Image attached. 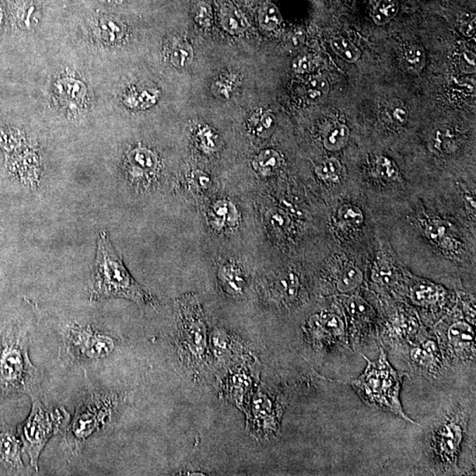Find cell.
<instances>
[{
	"mask_svg": "<svg viewBox=\"0 0 476 476\" xmlns=\"http://www.w3.org/2000/svg\"><path fill=\"white\" fill-rule=\"evenodd\" d=\"M92 277L91 301L118 297L131 300L139 306L156 304L155 299L132 278L105 231L98 237Z\"/></svg>",
	"mask_w": 476,
	"mask_h": 476,
	"instance_id": "1",
	"label": "cell"
},
{
	"mask_svg": "<svg viewBox=\"0 0 476 476\" xmlns=\"http://www.w3.org/2000/svg\"><path fill=\"white\" fill-rule=\"evenodd\" d=\"M209 338L204 311L197 297L192 294L181 297L176 344L182 362L195 375H204L210 369Z\"/></svg>",
	"mask_w": 476,
	"mask_h": 476,
	"instance_id": "2",
	"label": "cell"
},
{
	"mask_svg": "<svg viewBox=\"0 0 476 476\" xmlns=\"http://www.w3.org/2000/svg\"><path fill=\"white\" fill-rule=\"evenodd\" d=\"M380 355L375 361L366 356L367 366L365 372L356 380L351 381L353 389L360 398L380 411L393 413L408 422L415 423L405 414L400 400V393L406 373L399 372L387 361L386 352L380 348Z\"/></svg>",
	"mask_w": 476,
	"mask_h": 476,
	"instance_id": "3",
	"label": "cell"
},
{
	"mask_svg": "<svg viewBox=\"0 0 476 476\" xmlns=\"http://www.w3.org/2000/svg\"><path fill=\"white\" fill-rule=\"evenodd\" d=\"M64 408L51 411L44 407L39 400L34 399L32 411L30 418L24 423L20 434L26 453L29 455L31 465L37 470L38 458L40 457L48 440L61 430V427L68 418Z\"/></svg>",
	"mask_w": 476,
	"mask_h": 476,
	"instance_id": "4",
	"label": "cell"
},
{
	"mask_svg": "<svg viewBox=\"0 0 476 476\" xmlns=\"http://www.w3.org/2000/svg\"><path fill=\"white\" fill-rule=\"evenodd\" d=\"M467 430L465 416L453 412L441 420L430 439V456L437 467L450 471L457 467Z\"/></svg>",
	"mask_w": 476,
	"mask_h": 476,
	"instance_id": "5",
	"label": "cell"
},
{
	"mask_svg": "<svg viewBox=\"0 0 476 476\" xmlns=\"http://www.w3.org/2000/svg\"><path fill=\"white\" fill-rule=\"evenodd\" d=\"M306 341L322 351L348 349L346 320L338 311H324L314 314L303 327Z\"/></svg>",
	"mask_w": 476,
	"mask_h": 476,
	"instance_id": "6",
	"label": "cell"
},
{
	"mask_svg": "<svg viewBox=\"0 0 476 476\" xmlns=\"http://www.w3.org/2000/svg\"><path fill=\"white\" fill-rule=\"evenodd\" d=\"M0 359V384L6 391L33 394L39 387V370L32 365L25 349L12 346Z\"/></svg>",
	"mask_w": 476,
	"mask_h": 476,
	"instance_id": "7",
	"label": "cell"
},
{
	"mask_svg": "<svg viewBox=\"0 0 476 476\" xmlns=\"http://www.w3.org/2000/svg\"><path fill=\"white\" fill-rule=\"evenodd\" d=\"M437 339L444 362L453 363H475V330L468 321L455 320L446 327L437 331Z\"/></svg>",
	"mask_w": 476,
	"mask_h": 476,
	"instance_id": "8",
	"label": "cell"
},
{
	"mask_svg": "<svg viewBox=\"0 0 476 476\" xmlns=\"http://www.w3.org/2000/svg\"><path fill=\"white\" fill-rule=\"evenodd\" d=\"M411 365L427 377H437L444 367L443 353L435 337L420 331L407 346Z\"/></svg>",
	"mask_w": 476,
	"mask_h": 476,
	"instance_id": "9",
	"label": "cell"
},
{
	"mask_svg": "<svg viewBox=\"0 0 476 476\" xmlns=\"http://www.w3.org/2000/svg\"><path fill=\"white\" fill-rule=\"evenodd\" d=\"M344 306L349 314L348 339L349 346L359 349L372 339L375 334L374 311L362 297L350 296L345 299Z\"/></svg>",
	"mask_w": 476,
	"mask_h": 476,
	"instance_id": "10",
	"label": "cell"
},
{
	"mask_svg": "<svg viewBox=\"0 0 476 476\" xmlns=\"http://www.w3.org/2000/svg\"><path fill=\"white\" fill-rule=\"evenodd\" d=\"M282 406L267 393L258 394L251 409V427L261 439H273L279 432Z\"/></svg>",
	"mask_w": 476,
	"mask_h": 476,
	"instance_id": "11",
	"label": "cell"
},
{
	"mask_svg": "<svg viewBox=\"0 0 476 476\" xmlns=\"http://www.w3.org/2000/svg\"><path fill=\"white\" fill-rule=\"evenodd\" d=\"M70 338L76 352L87 358H101L110 355L115 348L111 338L97 334L90 328L73 329Z\"/></svg>",
	"mask_w": 476,
	"mask_h": 476,
	"instance_id": "12",
	"label": "cell"
},
{
	"mask_svg": "<svg viewBox=\"0 0 476 476\" xmlns=\"http://www.w3.org/2000/svg\"><path fill=\"white\" fill-rule=\"evenodd\" d=\"M265 289L268 296L273 302L288 306L299 299L302 290V282L297 273L287 269L275 275Z\"/></svg>",
	"mask_w": 476,
	"mask_h": 476,
	"instance_id": "13",
	"label": "cell"
},
{
	"mask_svg": "<svg viewBox=\"0 0 476 476\" xmlns=\"http://www.w3.org/2000/svg\"><path fill=\"white\" fill-rule=\"evenodd\" d=\"M106 401V402H107ZM80 407L72 425V433L76 439L82 440L90 436L104 422L108 415L111 404L92 401Z\"/></svg>",
	"mask_w": 476,
	"mask_h": 476,
	"instance_id": "14",
	"label": "cell"
},
{
	"mask_svg": "<svg viewBox=\"0 0 476 476\" xmlns=\"http://www.w3.org/2000/svg\"><path fill=\"white\" fill-rule=\"evenodd\" d=\"M239 215L236 206L227 199H218L210 206L208 220L210 227L216 232L233 229L238 223Z\"/></svg>",
	"mask_w": 476,
	"mask_h": 476,
	"instance_id": "15",
	"label": "cell"
},
{
	"mask_svg": "<svg viewBox=\"0 0 476 476\" xmlns=\"http://www.w3.org/2000/svg\"><path fill=\"white\" fill-rule=\"evenodd\" d=\"M91 31L98 40L108 45L118 44L123 38L125 27L121 20L115 17L100 15L89 20Z\"/></svg>",
	"mask_w": 476,
	"mask_h": 476,
	"instance_id": "16",
	"label": "cell"
},
{
	"mask_svg": "<svg viewBox=\"0 0 476 476\" xmlns=\"http://www.w3.org/2000/svg\"><path fill=\"white\" fill-rule=\"evenodd\" d=\"M224 292L233 297L244 295L247 281L246 275L239 265L234 262H227L220 265L217 274Z\"/></svg>",
	"mask_w": 476,
	"mask_h": 476,
	"instance_id": "17",
	"label": "cell"
},
{
	"mask_svg": "<svg viewBox=\"0 0 476 476\" xmlns=\"http://www.w3.org/2000/svg\"><path fill=\"white\" fill-rule=\"evenodd\" d=\"M446 292L433 283L418 282L409 290V297L413 303L422 309H437L446 300Z\"/></svg>",
	"mask_w": 476,
	"mask_h": 476,
	"instance_id": "18",
	"label": "cell"
},
{
	"mask_svg": "<svg viewBox=\"0 0 476 476\" xmlns=\"http://www.w3.org/2000/svg\"><path fill=\"white\" fill-rule=\"evenodd\" d=\"M425 231L426 237L442 249L449 251L460 250V241L455 239L456 237L453 236L451 227L444 220L437 218L426 220Z\"/></svg>",
	"mask_w": 476,
	"mask_h": 476,
	"instance_id": "19",
	"label": "cell"
},
{
	"mask_svg": "<svg viewBox=\"0 0 476 476\" xmlns=\"http://www.w3.org/2000/svg\"><path fill=\"white\" fill-rule=\"evenodd\" d=\"M365 275L357 265L346 262L336 270L334 276V290L342 295L356 292L363 285Z\"/></svg>",
	"mask_w": 476,
	"mask_h": 476,
	"instance_id": "20",
	"label": "cell"
},
{
	"mask_svg": "<svg viewBox=\"0 0 476 476\" xmlns=\"http://www.w3.org/2000/svg\"><path fill=\"white\" fill-rule=\"evenodd\" d=\"M57 93L59 99L64 101L66 106L73 111H78L80 101H83L86 94V87L79 80L64 79L59 80L57 84Z\"/></svg>",
	"mask_w": 476,
	"mask_h": 476,
	"instance_id": "21",
	"label": "cell"
},
{
	"mask_svg": "<svg viewBox=\"0 0 476 476\" xmlns=\"http://www.w3.org/2000/svg\"><path fill=\"white\" fill-rule=\"evenodd\" d=\"M132 173L135 177H144L156 170L157 159L155 154L146 149H137L128 156Z\"/></svg>",
	"mask_w": 476,
	"mask_h": 476,
	"instance_id": "22",
	"label": "cell"
},
{
	"mask_svg": "<svg viewBox=\"0 0 476 476\" xmlns=\"http://www.w3.org/2000/svg\"><path fill=\"white\" fill-rule=\"evenodd\" d=\"M281 154L275 149H265L258 154L253 161V169L263 177H269L282 167Z\"/></svg>",
	"mask_w": 476,
	"mask_h": 476,
	"instance_id": "23",
	"label": "cell"
},
{
	"mask_svg": "<svg viewBox=\"0 0 476 476\" xmlns=\"http://www.w3.org/2000/svg\"><path fill=\"white\" fill-rule=\"evenodd\" d=\"M335 220L342 230H355L363 225L365 215L358 206L346 204L338 210Z\"/></svg>",
	"mask_w": 476,
	"mask_h": 476,
	"instance_id": "24",
	"label": "cell"
},
{
	"mask_svg": "<svg viewBox=\"0 0 476 476\" xmlns=\"http://www.w3.org/2000/svg\"><path fill=\"white\" fill-rule=\"evenodd\" d=\"M265 223L268 230L275 237H284L289 234L292 220L283 210L274 208L265 213Z\"/></svg>",
	"mask_w": 476,
	"mask_h": 476,
	"instance_id": "25",
	"label": "cell"
},
{
	"mask_svg": "<svg viewBox=\"0 0 476 476\" xmlns=\"http://www.w3.org/2000/svg\"><path fill=\"white\" fill-rule=\"evenodd\" d=\"M374 177L383 182H394L400 180V171L396 163L386 156L377 157L372 168Z\"/></svg>",
	"mask_w": 476,
	"mask_h": 476,
	"instance_id": "26",
	"label": "cell"
},
{
	"mask_svg": "<svg viewBox=\"0 0 476 476\" xmlns=\"http://www.w3.org/2000/svg\"><path fill=\"white\" fill-rule=\"evenodd\" d=\"M426 64L425 51L421 46L414 45L405 51L402 57L403 68L411 75H419Z\"/></svg>",
	"mask_w": 476,
	"mask_h": 476,
	"instance_id": "27",
	"label": "cell"
},
{
	"mask_svg": "<svg viewBox=\"0 0 476 476\" xmlns=\"http://www.w3.org/2000/svg\"><path fill=\"white\" fill-rule=\"evenodd\" d=\"M350 131L345 125L332 127L325 136L323 144L329 151H339L348 144Z\"/></svg>",
	"mask_w": 476,
	"mask_h": 476,
	"instance_id": "28",
	"label": "cell"
},
{
	"mask_svg": "<svg viewBox=\"0 0 476 476\" xmlns=\"http://www.w3.org/2000/svg\"><path fill=\"white\" fill-rule=\"evenodd\" d=\"M332 51L348 63H356L361 58V51L351 42L342 37H335L331 40Z\"/></svg>",
	"mask_w": 476,
	"mask_h": 476,
	"instance_id": "29",
	"label": "cell"
},
{
	"mask_svg": "<svg viewBox=\"0 0 476 476\" xmlns=\"http://www.w3.org/2000/svg\"><path fill=\"white\" fill-rule=\"evenodd\" d=\"M275 125V115L268 112H257L251 115L249 127L253 134L260 137H267L274 130Z\"/></svg>",
	"mask_w": 476,
	"mask_h": 476,
	"instance_id": "30",
	"label": "cell"
},
{
	"mask_svg": "<svg viewBox=\"0 0 476 476\" xmlns=\"http://www.w3.org/2000/svg\"><path fill=\"white\" fill-rule=\"evenodd\" d=\"M342 173V163L334 158L325 160L315 168L317 177L327 183H337Z\"/></svg>",
	"mask_w": 476,
	"mask_h": 476,
	"instance_id": "31",
	"label": "cell"
},
{
	"mask_svg": "<svg viewBox=\"0 0 476 476\" xmlns=\"http://www.w3.org/2000/svg\"><path fill=\"white\" fill-rule=\"evenodd\" d=\"M399 3L397 0H380L373 9L372 16L377 25L382 26L390 23L397 15Z\"/></svg>",
	"mask_w": 476,
	"mask_h": 476,
	"instance_id": "32",
	"label": "cell"
},
{
	"mask_svg": "<svg viewBox=\"0 0 476 476\" xmlns=\"http://www.w3.org/2000/svg\"><path fill=\"white\" fill-rule=\"evenodd\" d=\"M11 5L17 24L22 27H30V17L35 11L32 0H13Z\"/></svg>",
	"mask_w": 476,
	"mask_h": 476,
	"instance_id": "33",
	"label": "cell"
},
{
	"mask_svg": "<svg viewBox=\"0 0 476 476\" xmlns=\"http://www.w3.org/2000/svg\"><path fill=\"white\" fill-rule=\"evenodd\" d=\"M329 84L323 76L311 77L306 84V96L311 101H317L327 96Z\"/></svg>",
	"mask_w": 476,
	"mask_h": 476,
	"instance_id": "34",
	"label": "cell"
},
{
	"mask_svg": "<svg viewBox=\"0 0 476 476\" xmlns=\"http://www.w3.org/2000/svg\"><path fill=\"white\" fill-rule=\"evenodd\" d=\"M192 57H194V51L187 42H178L174 44L173 51L170 52L171 63L180 68H185L190 64Z\"/></svg>",
	"mask_w": 476,
	"mask_h": 476,
	"instance_id": "35",
	"label": "cell"
},
{
	"mask_svg": "<svg viewBox=\"0 0 476 476\" xmlns=\"http://www.w3.org/2000/svg\"><path fill=\"white\" fill-rule=\"evenodd\" d=\"M223 24L225 30L232 34L243 32L247 27L246 20L234 10H230V11L224 13Z\"/></svg>",
	"mask_w": 476,
	"mask_h": 476,
	"instance_id": "36",
	"label": "cell"
},
{
	"mask_svg": "<svg viewBox=\"0 0 476 476\" xmlns=\"http://www.w3.org/2000/svg\"><path fill=\"white\" fill-rule=\"evenodd\" d=\"M197 142L203 151L211 153L218 148V136L211 128L208 127L199 128L197 134Z\"/></svg>",
	"mask_w": 476,
	"mask_h": 476,
	"instance_id": "37",
	"label": "cell"
},
{
	"mask_svg": "<svg viewBox=\"0 0 476 476\" xmlns=\"http://www.w3.org/2000/svg\"><path fill=\"white\" fill-rule=\"evenodd\" d=\"M229 386L232 388L231 394L240 395L241 400H244L242 394H248L253 387V382L250 376L246 375V372L237 373L232 377V380L230 379ZM237 395V396H238Z\"/></svg>",
	"mask_w": 476,
	"mask_h": 476,
	"instance_id": "38",
	"label": "cell"
},
{
	"mask_svg": "<svg viewBox=\"0 0 476 476\" xmlns=\"http://www.w3.org/2000/svg\"><path fill=\"white\" fill-rule=\"evenodd\" d=\"M281 22V15L278 10L273 6H268L265 9L262 10L261 15V26L265 30H272L278 26Z\"/></svg>",
	"mask_w": 476,
	"mask_h": 476,
	"instance_id": "39",
	"label": "cell"
},
{
	"mask_svg": "<svg viewBox=\"0 0 476 476\" xmlns=\"http://www.w3.org/2000/svg\"><path fill=\"white\" fill-rule=\"evenodd\" d=\"M142 98H145L146 100L150 101V103L154 104L155 101L156 94L149 92V90H132L127 96V104H129V106L131 107H143Z\"/></svg>",
	"mask_w": 476,
	"mask_h": 476,
	"instance_id": "40",
	"label": "cell"
},
{
	"mask_svg": "<svg viewBox=\"0 0 476 476\" xmlns=\"http://www.w3.org/2000/svg\"><path fill=\"white\" fill-rule=\"evenodd\" d=\"M190 183L192 187L198 192H204L208 190L211 184V180L208 174L201 170H194L191 174Z\"/></svg>",
	"mask_w": 476,
	"mask_h": 476,
	"instance_id": "41",
	"label": "cell"
},
{
	"mask_svg": "<svg viewBox=\"0 0 476 476\" xmlns=\"http://www.w3.org/2000/svg\"><path fill=\"white\" fill-rule=\"evenodd\" d=\"M460 66L464 73L475 72V55L474 52L465 51L461 55Z\"/></svg>",
	"mask_w": 476,
	"mask_h": 476,
	"instance_id": "42",
	"label": "cell"
},
{
	"mask_svg": "<svg viewBox=\"0 0 476 476\" xmlns=\"http://www.w3.org/2000/svg\"><path fill=\"white\" fill-rule=\"evenodd\" d=\"M313 61L310 56H300L293 63V68L296 73H303L313 69Z\"/></svg>",
	"mask_w": 476,
	"mask_h": 476,
	"instance_id": "43",
	"label": "cell"
},
{
	"mask_svg": "<svg viewBox=\"0 0 476 476\" xmlns=\"http://www.w3.org/2000/svg\"><path fill=\"white\" fill-rule=\"evenodd\" d=\"M408 114L404 107H396L392 112V118L397 125H403L407 123Z\"/></svg>",
	"mask_w": 476,
	"mask_h": 476,
	"instance_id": "44",
	"label": "cell"
},
{
	"mask_svg": "<svg viewBox=\"0 0 476 476\" xmlns=\"http://www.w3.org/2000/svg\"><path fill=\"white\" fill-rule=\"evenodd\" d=\"M465 208H467L469 215L475 218V195L469 192V194H465Z\"/></svg>",
	"mask_w": 476,
	"mask_h": 476,
	"instance_id": "45",
	"label": "cell"
},
{
	"mask_svg": "<svg viewBox=\"0 0 476 476\" xmlns=\"http://www.w3.org/2000/svg\"><path fill=\"white\" fill-rule=\"evenodd\" d=\"M475 22H471L465 24V30H461L462 32L465 35V36H472L475 33Z\"/></svg>",
	"mask_w": 476,
	"mask_h": 476,
	"instance_id": "46",
	"label": "cell"
},
{
	"mask_svg": "<svg viewBox=\"0 0 476 476\" xmlns=\"http://www.w3.org/2000/svg\"><path fill=\"white\" fill-rule=\"evenodd\" d=\"M101 2L106 3V4L111 5V4H115V3H118L122 1V0H101Z\"/></svg>",
	"mask_w": 476,
	"mask_h": 476,
	"instance_id": "47",
	"label": "cell"
},
{
	"mask_svg": "<svg viewBox=\"0 0 476 476\" xmlns=\"http://www.w3.org/2000/svg\"><path fill=\"white\" fill-rule=\"evenodd\" d=\"M2 20H3V10L1 5H0V25H1Z\"/></svg>",
	"mask_w": 476,
	"mask_h": 476,
	"instance_id": "48",
	"label": "cell"
}]
</instances>
